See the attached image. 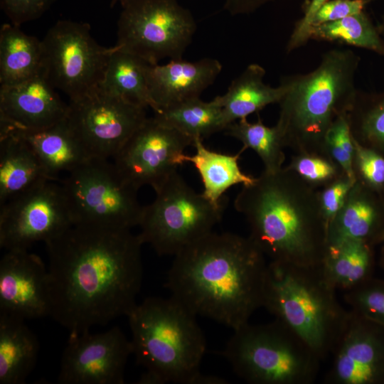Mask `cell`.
<instances>
[{
	"label": "cell",
	"mask_w": 384,
	"mask_h": 384,
	"mask_svg": "<svg viewBox=\"0 0 384 384\" xmlns=\"http://www.w3.org/2000/svg\"><path fill=\"white\" fill-rule=\"evenodd\" d=\"M149 64L114 46L99 87L105 92L154 108L148 85Z\"/></svg>",
	"instance_id": "cell-28"
},
{
	"label": "cell",
	"mask_w": 384,
	"mask_h": 384,
	"mask_svg": "<svg viewBox=\"0 0 384 384\" xmlns=\"http://www.w3.org/2000/svg\"><path fill=\"white\" fill-rule=\"evenodd\" d=\"M25 321L0 314V384L25 383L36 364L39 342Z\"/></svg>",
	"instance_id": "cell-25"
},
{
	"label": "cell",
	"mask_w": 384,
	"mask_h": 384,
	"mask_svg": "<svg viewBox=\"0 0 384 384\" xmlns=\"http://www.w3.org/2000/svg\"><path fill=\"white\" fill-rule=\"evenodd\" d=\"M235 209L245 218L250 238L270 261L300 266L321 265L327 247V226L319 190L283 167L262 171L242 188Z\"/></svg>",
	"instance_id": "cell-3"
},
{
	"label": "cell",
	"mask_w": 384,
	"mask_h": 384,
	"mask_svg": "<svg viewBox=\"0 0 384 384\" xmlns=\"http://www.w3.org/2000/svg\"><path fill=\"white\" fill-rule=\"evenodd\" d=\"M372 244L360 239H346L327 244L320 265L329 283L343 292L372 277Z\"/></svg>",
	"instance_id": "cell-26"
},
{
	"label": "cell",
	"mask_w": 384,
	"mask_h": 384,
	"mask_svg": "<svg viewBox=\"0 0 384 384\" xmlns=\"http://www.w3.org/2000/svg\"><path fill=\"white\" fill-rule=\"evenodd\" d=\"M48 180L53 181L22 137L0 135V206Z\"/></svg>",
	"instance_id": "cell-23"
},
{
	"label": "cell",
	"mask_w": 384,
	"mask_h": 384,
	"mask_svg": "<svg viewBox=\"0 0 384 384\" xmlns=\"http://www.w3.org/2000/svg\"><path fill=\"white\" fill-rule=\"evenodd\" d=\"M127 317L132 354L145 369L137 383L196 384L206 350L196 316L170 296L146 298Z\"/></svg>",
	"instance_id": "cell-5"
},
{
	"label": "cell",
	"mask_w": 384,
	"mask_h": 384,
	"mask_svg": "<svg viewBox=\"0 0 384 384\" xmlns=\"http://www.w3.org/2000/svg\"><path fill=\"white\" fill-rule=\"evenodd\" d=\"M308 35L309 40L365 48L384 56V40L364 11L336 21L311 26Z\"/></svg>",
	"instance_id": "cell-30"
},
{
	"label": "cell",
	"mask_w": 384,
	"mask_h": 384,
	"mask_svg": "<svg viewBox=\"0 0 384 384\" xmlns=\"http://www.w3.org/2000/svg\"><path fill=\"white\" fill-rule=\"evenodd\" d=\"M201 139H196L195 154H184L183 161L191 163L198 171L203 186V196L216 206L225 205L224 193L235 185L252 183L256 177L245 174L239 166L242 148L236 154H227L207 148Z\"/></svg>",
	"instance_id": "cell-24"
},
{
	"label": "cell",
	"mask_w": 384,
	"mask_h": 384,
	"mask_svg": "<svg viewBox=\"0 0 384 384\" xmlns=\"http://www.w3.org/2000/svg\"><path fill=\"white\" fill-rule=\"evenodd\" d=\"M380 33L384 35V19L382 26H380Z\"/></svg>",
	"instance_id": "cell-44"
},
{
	"label": "cell",
	"mask_w": 384,
	"mask_h": 384,
	"mask_svg": "<svg viewBox=\"0 0 384 384\" xmlns=\"http://www.w3.org/2000/svg\"><path fill=\"white\" fill-rule=\"evenodd\" d=\"M384 242V231L381 233L374 240L373 244Z\"/></svg>",
	"instance_id": "cell-42"
},
{
	"label": "cell",
	"mask_w": 384,
	"mask_h": 384,
	"mask_svg": "<svg viewBox=\"0 0 384 384\" xmlns=\"http://www.w3.org/2000/svg\"><path fill=\"white\" fill-rule=\"evenodd\" d=\"M144 206L139 235L159 255H175L213 232L225 205L216 206L196 192L176 171Z\"/></svg>",
	"instance_id": "cell-8"
},
{
	"label": "cell",
	"mask_w": 384,
	"mask_h": 384,
	"mask_svg": "<svg viewBox=\"0 0 384 384\" xmlns=\"http://www.w3.org/2000/svg\"><path fill=\"white\" fill-rule=\"evenodd\" d=\"M265 258L250 237L213 231L174 255L165 287L195 316L235 330L262 307Z\"/></svg>",
	"instance_id": "cell-2"
},
{
	"label": "cell",
	"mask_w": 384,
	"mask_h": 384,
	"mask_svg": "<svg viewBox=\"0 0 384 384\" xmlns=\"http://www.w3.org/2000/svg\"><path fill=\"white\" fill-rule=\"evenodd\" d=\"M117 21L119 49L149 65L165 58H182L196 31L189 10L177 0H120Z\"/></svg>",
	"instance_id": "cell-10"
},
{
	"label": "cell",
	"mask_w": 384,
	"mask_h": 384,
	"mask_svg": "<svg viewBox=\"0 0 384 384\" xmlns=\"http://www.w3.org/2000/svg\"><path fill=\"white\" fill-rule=\"evenodd\" d=\"M383 243H384V242H383ZM380 262V265H381L382 268L384 270V250L383 251Z\"/></svg>",
	"instance_id": "cell-43"
},
{
	"label": "cell",
	"mask_w": 384,
	"mask_h": 384,
	"mask_svg": "<svg viewBox=\"0 0 384 384\" xmlns=\"http://www.w3.org/2000/svg\"><path fill=\"white\" fill-rule=\"evenodd\" d=\"M376 193L356 180L343 206L328 228L327 244L360 239L373 245L375 239L384 231L383 213Z\"/></svg>",
	"instance_id": "cell-20"
},
{
	"label": "cell",
	"mask_w": 384,
	"mask_h": 384,
	"mask_svg": "<svg viewBox=\"0 0 384 384\" xmlns=\"http://www.w3.org/2000/svg\"><path fill=\"white\" fill-rule=\"evenodd\" d=\"M119 1H120V0H119Z\"/></svg>",
	"instance_id": "cell-46"
},
{
	"label": "cell",
	"mask_w": 384,
	"mask_h": 384,
	"mask_svg": "<svg viewBox=\"0 0 384 384\" xmlns=\"http://www.w3.org/2000/svg\"><path fill=\"white\" fill-rule=\"evenodd\" d=\"M365 6L363 0H329L314 14L309 23V30L311 26L336 21L358 14L364 11Z\"/></svg>",
	"instance_id": "cell-39"
},
{
	"label": "cell",
	"mask_w": 384,
	"mask_h": 384,
	"mask_svg": "<svg viewBox=\"0 0 384 384\" xmlns=\"http://www.w3.org/2000/svg\"><path fill=\"white\" fill-rule=\"evenodd\" d=\"M73 225L131 230L144 206L137 191L108 159H90L60 181Z\"/></svg>",
	"instance_id": "cell-9"
},
{
	"label": "cell",
	"mask_w": 384,
	"mask_h": 384,
	"mask_svg": "<svg viewBox=\"0 0 384 384\" xmlns=\"http://www.w3.org/2000/svg\"><path fill=\"white\" fill-rule=\"evenodd\" d=\"M46 181L0 206V247L28 250L62 234L73 224L60 183Z\"/></svg>",
	"instance_id": "cell-13"
},
{
	"label": "cell",
	"mask_w": 384,
	"mask_h": 384,
	"mask_svg": "<svg viewBox=\"0 0 384 384\" xmlns=\"http://www.w3.org/2000/svg\"><path fill=\"white\" fill-rule=\"evenodd\" d=\"M265 73L260 65L250 64L232 81L227 92L218 96L226 127L280 102L288 90L287 80L283 78L278 87H272L263 81Z\"/></svg>",
	"instance_id": "cell-22"
},
{
	"label": "cell",
	"mask_w": 384,
	"mask_h": 384,
	"mask_svg": "<svg viewBox=\"0 0 384 384\" xmlns=\"http://www.w3.org/2000/svg\"><path fill=\"white\" fill-rule=\"evenodd\" d=\"M220 353L238 377L253 384H311L322 362L277 319L233 330Z\"/></svg>",
	"instance_id": "cell-7"
},
{
	"label": "cell",
	"mask_w": 384,
	"mask_h": 384,
	"mask_svg": "<svg viewBox=\"0 0 384 384\" xmlns=\"http://www.w3.org/2000/svg\"><path fill=\"white\" fill-rule=\"evenodd\" d=\"M329 0H311L306 6L304 16L297 22L288 41L287 50L290 52L309 41V23L319 8Z\"/></svg>",
	"instance_id": "cell-40"
},
{
	"label": "cell",
	"mask_w": 384,
	"mask_h": 384,
	"mask_svg": "<svg viewBox=\"0 0 384 384\" xmlns=\"http://www.w3.org/2000/svg\"><path fill=\"white\" fill-rule=\"evenodd\" d=\"M146 109L97 87L70 100L66 119L90 159H108L146 120Z\"/></svg>",
	"instance_id": "cell-12"
},
{
	"label": "cell",
	"mask_w": 384,
	"mask_h": 384,
	"mask_svg": "<svg viewBox=\"0 0 384 384\" xmlns=\"http://www.w3.org/2000/svg\"><path fill=\"white\" fill-rule=\"evenodd\" d=\"M48 269L27 250H7L0 261V314L23 320L49 316Z\"/></svg>",
	"instance_id": "cell-17"
},
{
	"label": "cell",
	"mask_w": 384,
	"mask_h": 384,
	"mask_svg": "<svg viewBox=\"0 0 384 384\" xmlns=\"http://www.w3.org/2000/svg\"><path fill=\"white\" fill-rule=\"evenodd\" d=\"M272 0H225L224 8L232 15L250 14Z\"/></svg>",
	"instance_id": "cell-41"
},
{
	"label": "cell",
	"mask_w": 384,
	"mask_h": 384,
	"mask_svg": "<svg viewBox=\"0 0 384 384\" xmlns=\"http://www.w3.org/2000/svg\"><path fill=\"white\" fill-rule=\"evenodd\" d=\"M331 356L325 383L384 384V326L350 311L348 324Z\"/></svg>",
	"instance_id": "cell-16"
},
{
	"label": "cell",
	"mask_w": 384,
	"mask_h": 384,
	"mask_svg": "<svg viewBox=\"0 0 384 384\" xmlns=\"http://www.w3.org/2000/svg\"><path fill=\"white\" fill-rule=\"evenodd\" d=\"M55 88L41 73L25 82L0 87V135L33 132L63 120L68 113Z\"/></svg>",
	"instance_id": "cell-18"
},
{
	"label": "cell",
	"mask_w": 384,
	"mask_h": 384,
	"mask_svg": "<svg viewBox=\"0 0 384 384\" xmlns=\"http://www.w3.org/2000/svg\"><path fill=\"white\" fill-rule=\"evenodd\" d=\"M221 70L220 61L211 58L196 61L173 59L166 64L150 65L148 85L154 104V112L200 97Z\"/></svg>",
	"instance_id": "cell-19"
},
{
	"label": "cell",
	"mask_w": 384,
	"mask_h": 384,
	"mask_svg": "<svg viewBox=\"0 0 384 384\" xmlns=\"http://www.w3.org/2000/svg\"><path fill=\"white\" fill-rule=\"evenodd\" d=\"M154 117L193 141L203 140L226 127L218 96L210 102L191 99L154 112Z\"/></svg>",
	"instance_id": "cell-29"
},
{
	"label": "cell",
	"mask_w": 384,
	"mask_h": 384,
	"mask_svg": "<svg viewBox=\"0 0 384 384\" xmlns=\"http://www.w3.org/2000/svg\"><path fill=\"white\" fill-rule=\"evenodd\" d=\"M359 62L351 50L333 49L323 54L313 71L284 77L289 87L279 102L275 126L285 148L294 153H326L327 132L346 114L356 96Z\"/></svg>",
	"instance_id": "cell-4"
},
{
	"label": "cell",
	"mask_w": 384,
	"mask_h": 384,
	"mask_svg": "<svg viewBox=\"0 0 384 384\" xmlns=\"http://www.w3.org/2000/svg\"><path fill=\"white\" fill-rule=\"evenodd\" d=\"M353 145L352 168L356 180L378 193L383 191L384 156L354 139Z\"/></svg>",
	"instance_id": "cell-35"
},
{
	"label": "cell",
	"mask_w": 384,
	"mask_h": 384,
	"mask_svg": "<svg viewBox=\"0 0 384 384\" xmlns=\"http://www.w3.org/2000/svg\"><path fill=\"white\" fill-rule=\"evenodd\" d=\"M356 183V179L344 174L341 178L319 190V201L323 218L328 228L343 206Z\"/></svg>",
	"instance_id": "cell-37"
},
{
	"label": "cell",
	"mask_w": 384,
	"mask_h": 384,
	"mask_svg": "<svg viewBox=\"0 0 384 384\" xmlns=\"http://www.w3.org/2000/svg\"><path fill=\"white\" fill-rule=\"evenodd\" d=\"M193 140L156 117H148L117 154L114 164L126 181L137 190L155 191L184 164V151Z\"/></svg>",
	"instance_id": "cell-14"
},
{
	"label": "cell",
	"mask_w": 384,
	"mask_h": 384,
	"mask_svg": "<svg viewBox=\"0 0 384 384\" xmlns=\"http://www.w3.org/2000/svg\"><path fill=\"white\" fill-rule=\"evenodd\" d=\"M353 314L384 326V281L371 277L343 292Z\"/></svg>",
	"instance_id": "cell-34"
},
{
	"label": "cell",
	"mask_w": 384,
	"mask_h": 384,
	"mask_svg": "<svg viewBox=\"0 0 384 384\" xmlns=\"http://www.w3.org/2000/svg\"><path fill=\"white\" fill-rule=\"evenodd\" d=\"M346 118L353 139L384 156V92L366 94L358 90Z\"/></svg>",
	"instance_id": "cell-32"
},
{
	"label": "cell",
	"mask_w": 384,
	"mask_h": 384,
	"mask_svg": "<svg viewBox=\"0 0 384 384\" xmlns=\"http://www.w3.org/2000/svg\"><path fill=\"white\" fill-rule=\"evenodd\" d=\"M324 149L326 153L343 168L349 177L356 179L352 168L353 139L346 114L339 116L327 132Z\"/></svg>",
	"instance_id": "cell-36"
},
{
	"label": "cell",
	"mask_w": 384,
	"mask_h": 384,
	"mask_svg": "<svg viewBox=\"0 0 384 384\" xmlns=\"http://www.w3.org/2000/svg\"><path fill=\"white\" fill-rule=\"evenodd\" d=\"M42 41L20 26L4 23L0 29V85L25 82L42 72Z\"/></svg>",
	"instance_id": "cell-27"
},
{
	"label": "cell",
	"mask_w": 384,
	"mask_h": 384,
	"mask_svg": "<svg viewBox=\"0 0 384 384\" xmlns=\"http://www.w3.org/2000/svg\"><path fill=\"white\" fill-rule=\"evenodd\" d=\"M320 265L267 262L262 307L297 334L321 361L331 356L348 324L350 311Z\"/></svg>",
	"instance_id": "cell-6"
},
{
	"label": "cell",
	"mask_w": 384,
	"mask_h": 384,
	"mask_svg": "<svg viewBox=\"0 0 384 384\" xmlns=\"http://www.w3.org/2000/svg\"><path fill=\"white\" fill-rule=\"evenodd\" d=\"M55 0H0L1 9L11 23L21 24L40 18Z\"/></svg>",
	"instance_id": "cell-38"
},
{
	"label": "cell",
	"mask_w": 384,
	"mask_h": 384,
	"mask_svg": "<svg viewBox=\"0 0 384 384\" xmlns=\"http://www.w3.org/2000/svg\"><path fill=\"white\" fill-rule=\"evenodd\" d=\"M285 167L316 190L326 187L346 174L343 168L326 153H294Z\"/></svg>",
	"instance_id": "cell-33"
},
{
	"label": "cell",
	"mask_w": 384,
	"mask_h": 384,
	"mask_svg": "<svg viewBox=\"0 0 384 384\" xmlns=\"http://www.w3.org/2000/svg\"><path fill=\"white\" fill-rule=\"evenodd\" d=\"M90 31L87 23L60 20L41 41V73L70 100L99 87L114 50L97 43Z\"/></svg>",
	"instance_id": "cell-11"
},
{
	"label": "cell",
	"mask_w": 384,
	"mask_h": 384,
	"mask_svg": "<svg viewBox=\"0 0 384 384\" xmlns=\"http://www.w3.org/2000/svg\"><path fill=\"white\" fill-rule=\"evenodd\" d=\"M224 131L240 141L244 150L252 149L262 160L264 171L275 172L283 168L285 146L276 126L265 125L258 116L255 122H248L247 118L233 122Z\"/></svg>",
	"instance_id": "cell-31"
},
{
	"label": "cell",
	"mask_w": 384,
	"mask_h": 384,
	"mask_svg": "<svg viewBox=\"0 0 384 384\" xmlns=\"http://www.w3.org/2000/svg\"><path fill=\"white\" fill-rule=\"evenodd\" d=\"M132 354L131 341L119 326L91 334H69L57 381L60 384H124Z\"/></svg>",
	"instance_id": "cell-15"
},
{
	"label": "cell",
	"mask_w": 384,
	"mask_h": 384,
	"mask_svg": "<svg viewBox=\"0 0 384 384\" xmlns=\"http://www.w3.org/2000/svg\"><path fill=\"white\" fill-rule=\"evenodd\" d=\"M143 244L131 230L89 225L46 242L49 316L69 334L127 316L142 286Z\"/></svg>",
	"instance_id": "cell-1"
},
{
	"label": "cell",
	"mask_w": 384,
	"mask_h": 384,
	"mask_svg": "<svg viewBox=\"0 0 384 384\" xmlns=\"http://www.w3.org/2000/svg\"><path fill=\"white\" fill-rule=\"evenodd\" d=\"M363 1H364V2L366 3V4H367L371 2V1H373V0H363Z\"/></svg>",
	"instance_id": "cell-45"
},
{
	"label": "cell",
	"mask_w": 384,
	"mask_h": 384,
	"mask_svg": "<svg viewBox=\"0 0 384 384\" xmlns=\"http://www.w3.org/2000/svg\"><path fill=\"white\" fill-rule=\"evenodd\" d=\"M11 132L28 143L53 181H59L60 173L68 174L90 159L66 117L44 129Z\"/></svg>",
	"instance_id": "cell-21"
}]
</instances>
